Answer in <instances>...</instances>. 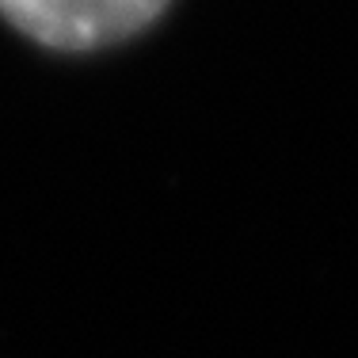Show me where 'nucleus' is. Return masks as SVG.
I'll return each instance as SVG.
<instances>
[{
  "instance_id": "1",
  "label": "nucleus",
  "mask_w": 358,
  "mask_h": 358,
  "mask_svg": "<svg viewBox=\"0 0 358 358\" xmlns=\"http://www.w3.org/2000/svg\"><path fill=\"white\" fill-rule=\"evenodd\" d=\"M164 4L168 0H0V12L46 46L96 50L141 31Z\"/></svg>"
}]
</instances>
